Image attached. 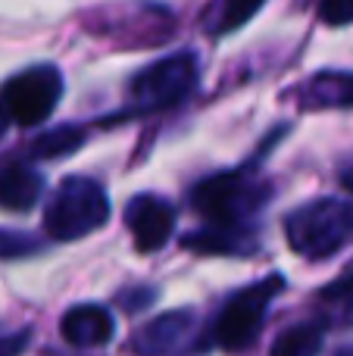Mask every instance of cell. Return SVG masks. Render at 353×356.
<instances>
[{
    "label": "cell",
    "mask_w": 353,
    "mask_h": 356,
    "mask_svg": "<svg viewBox=\"0 0 353 356\" xmlns=\"http://www.w3.org/2000/svg\"><path fill=\"white\" fill-rule=\"evenodd\" d=\"M31 332L28 328H19V332L0 334V356H22V350L28 347Z\"/></svg>",
    "instance_id": "19"
},
{
    "label": "cell",
    "mask_w": 353,
    "mask_h": 356,
    "mask_svg": "<svg viewBox=\"0 0 353 356\" xmlns=\"http://www.w3.org/2000/svg\"><path fill=\"white\" fill-rule=\"evenodd\" d=\"M181 244L194 253H206V257H244L256 244H250V234L244 232H222V228H206V232H191L181 238Z\"/></svg>",
    "instance_id": "13"
},
{
    "label": "cell",
    "mask_w": 353,
    "mask_h": 356,
    "mask_svg": "<svg viewBox=\"0 0 353 356\" xmlns=\"http://www.w3.org/2000/svg\"><path fill=\"white\" fill-rule=\"evenodd\" d=\"M300 110H347L353 106V72L322 69L297 91Z\"/></svg>",
    "instance_id": "10"
},
{
    "label": "cell",
    "mask_w": 353,
    "mask_h": 356,
    "mask_svg": "<svg viewBox=\"0 0 353 356\" xmlns=\"http://www.w3.org/2000/svg\"><path fill=\"white\" fill-rule=\"evenodd\" d=\"M197 85V56L172 54L156 60L154 66L141 69L129 85L131 110L135 113H160L181 104Z\"/></svg>",
    "instance_id": "5"
},
{
    "label": "cell",
    "mask_w": 353,
    "mask_h": 356,
    "mask_svg": "<svg viewBox=\"0 0 353 356\" xmlns=\"http://www.w3.org/2000/svg\"><path fill=\"white\" fill-rule=\"evenodd\" d=\"M288 244L304 259H329L353 241V203L319 197L297 207L285 219Z\"/></svg>",
    "instance_id": "1"
},
{
    "label": "cell",
    "mask_w": 353,
    "mask_h": 356,
    "mask_svg": "<svg viewBox=\"0 0 353 356\" xmlns=\"http://www.w3.org/2000/svg\"><path fill=\"white\" fill-rule=\"evenodd\" d=\"M60 334L72 347H85V350L88 347H104L116 334V319L100 303H79V307L63 313Z\"/></svg>",
    "instance_id": "9"
},
{
    "label": "cell",
    "mask_w": 353,
    "mask_h": 356,
    "mask_svg": "<svg viewBox=\"0 0 353 356\" xmlns=\"http://www.w3.org/2000/svg\"><path fill=\"white\" fill-rule=\"evenodd\" d=\"M269 200V188L247 172L210 175L191 191V207L210 222V228L222 232H244L247 222L260 213Z\"/></svg>",
    "instance_id": "2"
},
{
    "label": "cell",
    "mask_w": 353,
    "mask_h": 356,
    "mask_svg": "<svg viewBox=\"0 0 353 356\" xmlns=\"http://www.w3.org/2000/svg\"><path fill=\"white\" fill-rule=\"evenodd\" d=\"M191 332H194L191 309L163 313L131 334V353L135 356H169L191 338Z\"/></svg>",
    "instance_id": "8"
},
{
    "label": "cell",
    "mask_w": 353,
    "mask_h": 356,
    "mask_svg": "<svg viewBox=\"0 0 353 356\" xmlns=\"http://www.w3.org/2000/svg\"><path fill=\"white\" fill-rule=\"evenodd\" d=\"M125 225L135 238L138 253L163 250L175 232V209L156 194H138L125 207Z\"/></svg>",
    "instance_id": "7"
},
{
    "label": "cell",
    "mask_w": 353,
    "mask_h": 356,
    "mask_svg": "<svg viewBox=\"0 0 353 356\" xmlns=\"http://www.w3.org/2000/svg\"><path fill=\"white\" fill-rule=\"evenodd\" d=\"M335 356H353V344H347V347H341Z\"/></svg>",
    "instance_id": "21"
},
{
    "label": "cell",
    "mask_w": 353,
    "mask_h": 356,
    "mask_svg": "<svg viewBox=\"0 0 353 356\" xmlns=\"http://www.w3.org/2000/svg\"><path fill=\"white\" fill-rule=\"evenodd\" d=\"M341 184H344V188H347L350 194H353V163H350V169H347V172L341 175Z\"/></svg>",
    "instance_id": "20"
},
{
    "label": "cell",
    "mask_w": 353,
    "mask_h": 356,
    "mask_svg": "<svg viewBox=\"0 0 353 356\" xmlns=\"http://www.w3.org/2000/svg\"><path fill=\"white\" fill-rule=\"evenodd\" d=\"M281 291H285V278L266 275L263 282L247 284L238 294H231L225 300V307L219 309L216 322H213V341L229 353L247 350L260 338L269 307H272V300Z\"/></svg>",
    "instance_id": "4"
},
{
    "label": "cell",
    "mask_w": 353,
    "mask_h": 356,
    "mask_svg": "<svg viewBox=\"0 0 353 356\" xmlns=\"http://www.w3.org/2000/svg\"><path fill=\"white\" fill-rule=\"evenodd\" d=\"M44 194V175L28 163H6L0 169V209L28 213Z\"/></svg>",
    "instance_id": "11"
},
{
    "label": "cell",
    "mask_w": 353,
    "mask_h": 356,
    "mask_svg": "<svg viewBox=\"0 0 353 356\" xmlns=\"http://www.w3.org/2000/svg\"><path fill=\"white\" fill-rule=\"evenodd\" d=\"M263 3H266V0H219L216 10H213V19H210V31L213 35H225V31L238 29V25L247 22Z\"/></svg>",
    "instance_id": "16"
},
{
    "label": "cell",
    "mask_w": 353,
    "mask_h": 356,
    "mask_svg": "<svg viewBox=\"0 0 353 356\" xmlns=\"http://www.w3.org/2000/svg\"><path fill=\"white\" fill-rule=\"evenodd\" d=\"M6 135V119H3V113H0V138Z\"/></svg>",
    "instance_id": "22"
},
{
    "label": "cell",
    "mask_w": 353,
    "mask_h": 356,
    "mask_svg": "<svg viewBox=\"0 0 353 356\" xmlns=\"http://www.w3.org/2000/svg\"><path fill=\"white\" fill-rule=\"evenodd\" d=\"M63 75L56 66H31L0 85V113L16 125H38L56 110Z\"/></svg>",
    "instance_id": "6"
},
{
    "label": "cell",
    "mask_w": 353,
    "mask_h": 356,
    "mask_svg": "<svg viewBox=\"0 0 353 356\" xmlns=\"http://www.w3.org/2000/svg\"><path fill=\"white\" fill-rule=\"evenodd\" d=\"M319 19L325 25H350L353 22V0H322Z\"/></svg>",
    "instance_id": "18"
},
{
    "label": "cell",
    "mask_w": 353,
    "mask_h": 356,
    "mask_svg": "<svg viewBox=\"0 0 353 356\" xmlns=\"http://www.w3.org/2000/svg\"><path fill=\"white\" fill-rule=\"evenodd\" d=\"M110 219V197L94 178L72 175L60 181L47 209H44V228L54 241H79L94 234Z\"/></svg>",
    "instance_id": "3"
},
{
    "label": "cell",
    "mask_w": 353,
    "mask_h": 356,
    "mask_svg": "<svg viewBox=\"0 0 353 356\" xmlns=\"http://www.w3.org/2000/svg\"><path fill=\"white\" fill-rule=\"evenodd\" d=\"M85 144V129L79 125H60V129L41 135L35 144H31V156L35 160H60V156H69Z\"/></svg>",
    "instance_id": "15"
},
{
    "label": "cell",
    "mask_w": 353,
    "mask_h": 356,
    "mask_svg": "<svg viewBox=\"0 0 353 356\" xmlns=\"http://www.w3.org/2000/svg\"><path fill=\"white\" fill-rule=\"evenodd\" d=\"M325 341V325L322 322H300V325H291L275 338L272 344V356H316L322 350Z\"/></svg>",
    "instance_id": "14"
},
{
    "label": "cell",
    "mask_w": 353,
    "mask_h": 356,
    "mask_svg": "<svg viewBox=\"0 0 353 356\" xmlns=\"http://www.w3.org/2000/svg\"><path fill=\"white\" fill-rule=\"evenodd\" d=\"M41 250V241L28 232H10V228H0V259H19L28 257V253Z\"/></svg>",
    "instance_id": "17"
},
{
    "label": "cell",
    "mask_w": 353,
    "mask_h": 356,
    "mask_svg": "<svg viewBox=\"0 0 353 356\" xmlns=\"http://www.w3.org/2000/svg\"><path fill=\"white\" fill-rule=\"evenodd\" d=\"M319 322L325 328H347L353 325V266L331 284H325L316 297Z\"/></svg>",
    "instance_id": "12"
}]
</instances>
